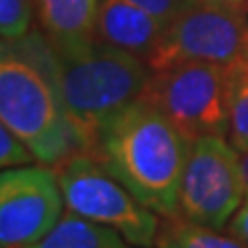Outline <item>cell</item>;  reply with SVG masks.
Returning a JSON list of instances; mask_svg holds the SVG:
<instances>
[{"label": "cell", "instance_id": "obj_4", "mask_svg": "<svg viewBox=\"0 0 248 248\" xmlns=\"http://www.w3.org/2000/svg\"><path fill=\"white\" fill-rule=\"evenodd\" d=\"M66 209L102 226L114 228L135 248H155L159 215L145 207L95 157L75 153L58 166Z\"/></svg>", "mask_w": 248, "mask_h": 248}, {"label": "cell", "instance_id": "obj_15", "mask_svg": "<svg viewBox=\"0 0 248 248\" xmlns=\"http://www.w3.org/2000/svg\"><path fill=\"white\" fill-rule=\"evenodd\" d=\"M33 161H37L33 151L11 128H6L2 124L0 126V166H2V170L31 166Z\"/></svg>", "mask_w": 248, "mask_h": 248}, {"label": "cell", "instance_id": "obj_9", "mask_svg": "<svg viewBox=\"0 0 248 248\" xmlns=\"http://www.w3.org/2000/svg\"><path fill=\"white\" fill-rule=\"evenodd\" d=\"M166 27V23L139 9L130 0H99L95 40L126 50L145 62Z\"/></svg>", "mask_w": 248, "mask_h": 248}, {"label": "cell", "instance_id": "obj_19", "mask_svg": "<svg viewBox=\"0 0 248 248\" xmlns=\"http://www.w3.org/2000/svg\"><path fill=\"white\" fill-rule=\"evenodd\" d=\"M240 172H242V180H244V188L248 197V151L240 153Z\"/></svg>", "mask_w": 248, "mask_h": 248}, {"label": "cell", "instance_id": "obj_1", "mask_svg": "<svg viewBox=\"0 0 248 248\" xmlns=\"http://www.w3.org/2000/svg\"><path fill=\"white\" fill-rule=\"evenodd\" d=\"M192 141L168 116L137 99L99 130L87 155L164 219L178 217L180 186Z\"/></svg>", "mask_w": 248, "mask_h": 248}, {"label": "cell", "instance_id": "obj_20", "mask_svg": "<svg viewBox=\"0 0 248 248\" xmlns=\"http://www.w3.org/2000/svg\"><path fill=\"white\" fill-rule=\"evenodd\" d=\"M2 248H21V246H2Z\"/></svg>", "mask_w": 248, "mask_h": 248}, {"label": "cell", "instance_id": "obj_17", "mask_svg": "<svg viewBox=\"0 0 248 248\" xmlns=\"http://www.w3.org/2000/svg\"><path fill=\"white\" fill-rule=\"evenodd\" d=\"M226 230H228V234L236 236L238 240H242V242L248 246V197L244 199V203L240 205L236 215L230 219Z\"/></svg>", "mask_w": 248, "mask_h": 248}, {"label": "cell", "instance_id": "obj_16", "mask_svg": "<svg viewBox=\"0 0 248 248\" xmlns=\"http://www.w3.org/2000/svg\"><path fill=\"white\" fill-rule=\"evenodd\" d=\"M130 2L168 25L170 21H174L178 15H180L186 6H190L195 0H130Z\"/></svg>", "mask_w": 248, "mask_h": 248}, {"label": "cell", "instance_id": "obj_8", "mask_svg": "<svg viewBox=\"0 0 248 248\" xmlns=\"http://www.w3.org/2000/svg\"><path fill=\"white\" fill-rule=\"evenodd\" d=\"M58 174L50 166L6 168L0 174V242L31 246L48 234L64 215Z\"/></svg>", "mask_w": 248, "mask_h": 248}, {"label": "cell", "instance_id": "obj_5", "mask_svg": "<svg viewBox=\"0 0 248 248\" xmlns=\"http://www.w3.org/2000/svg\"><path fill=\"white\" fill-rule=\"evenodd\" d=\"M141 97L159 108L188 141L230 133L228 66L223 64L182 62L151 71Z\"/></svg>", "mask_w": 248, "mask_h": 248}, {"label": "cell", "instance_id": "obj_11", "mask_svg": "<svg viewBox=\"0 0 248 248\" xmlns=\"http://www.w3.org/2000/svg\"><path fill=\"white\" fill-rule=\"evenodd\" d=\"M126 244L114 228L66 211L40 242L25 248H128Z\"/></svg>", "mask_w": 248, "mask_h": 248}, {"label": "cell", "instance_id": "obj_18", "mask_svg": "<svg viewBox=\"0 0 248 248\" xmlns=\"http://www.w3.org/2000/svg\"><path fill=\"white\" fill-rule=\"evenodd\" d=\"M203 2L226 6V9H234V11H242V13H246V9H248V0H203Z\"/></svg>", "mask_w": 248, "mask_h": 248}, {"label": "cell", "instance_id": "obj_6", "mask_svg": "<svg viewBox=\"0 0 248 248\" xmlns=\"http://www.w3.org/2000/svg\"><path fill=\"white\" fill-rule=\"evenodd\" d=\"M246 199L240 153L228 137L192 141L186 159L178 217L211 230L228 228Z\"/></svg>", "mask_w": 248, "mask_h": 248}, {"label": "cell", "instance_id": "obj_10", "mask_svg": "<svg viewBox=\"0 0 248 248\" xmlns=\"http://www.w3.org/2000/svg\"><path fill=\"white\" fill-rule=\"evenodd\" d=\"M99 0H37V17L58 54L95 42Z\"/></svg>", "mask_w": 248, "mask_h": 248}, {"label": "cell", "instance_id": "obj_2", "mask_svg": "<svg viewBox=\"0 0 248 248\" xmlns=\"http://www.w3.org/2000/svg\"><path fill=\"white\" fill-rule=\"evenodd\" d=\"M0 120L44 166H60L81 153V139L62 97L58 56L48 37L27 33L2 42Z\"/></svg>", "mask_w": 248, "mask_h": 248}, {"label": "cell", "instance_id": "obj_14", "mask_svg": "<svg viewBox=\"0 0 248 248\" xmlns=\"http://www.w3.org/2000/svg\"><path fill=\"white\" fill-rule=\"evenodd\" d=\"M37 0H0V35L2 42L21 40L29 33Z\"/></svg>", "mask_w": 248, "mask_h": 248}, {"label": "cell", "instance_id": "obj_3", "mask_svg": "<svg viewBox=\"0 0 248 248\" xmlns=\"http://www.w3.org/2000/svg\"><path fill=\"white\" fill-rule=\"evenodd\" d=\"M56 56L62 97L81 139V153H89L99 130L141 99L151 68L143 58L99 40Z\"/></svg>", "mask_w": 248, "mask_h": 248}, {"label": "cell", "instance_id": "obj_12", "mask_svg": "<svg viewBox=\"0 0 248 248\" xmlns=\"http://www.w3.org/2000/svg\"><path fill=\"white\" fill-rule=\"evenodd\" d=\"M155 248H248L242 240L221 230H211L174 217L166 219L155 238Z\"/></svg>", "mask_w": 248, "mask_h": 248}, {"label": "cell", "instance_id": "obj_13", "mask_svg": "<svg viewBox=\"0 0 248 248\" xmlns=\"http://www.w3.org/2000/svg\"><path fill=\"white\" fill-rule=\"evenodd\" d=\"M228 141L238 153L248 151V56L228 64Z\"/></svg>", "mask_w": 248, "mask_h": 248}, {"label": "cell", "instance_id": "obj_7", "mask_svg": "<svg viewBox=\"0 0 248 248\" xmlns=\"http://www.w3.org/2000/svg\"><path fill=\"white\" fill-rule=\"evenodd\" d=\"M244 56H248L244 13L195 0L168 23L147 64L151 71L182 62H215L228 66Z\"/></svg>", "mask_w": 248, "mask_h": 248}]
</instances>
